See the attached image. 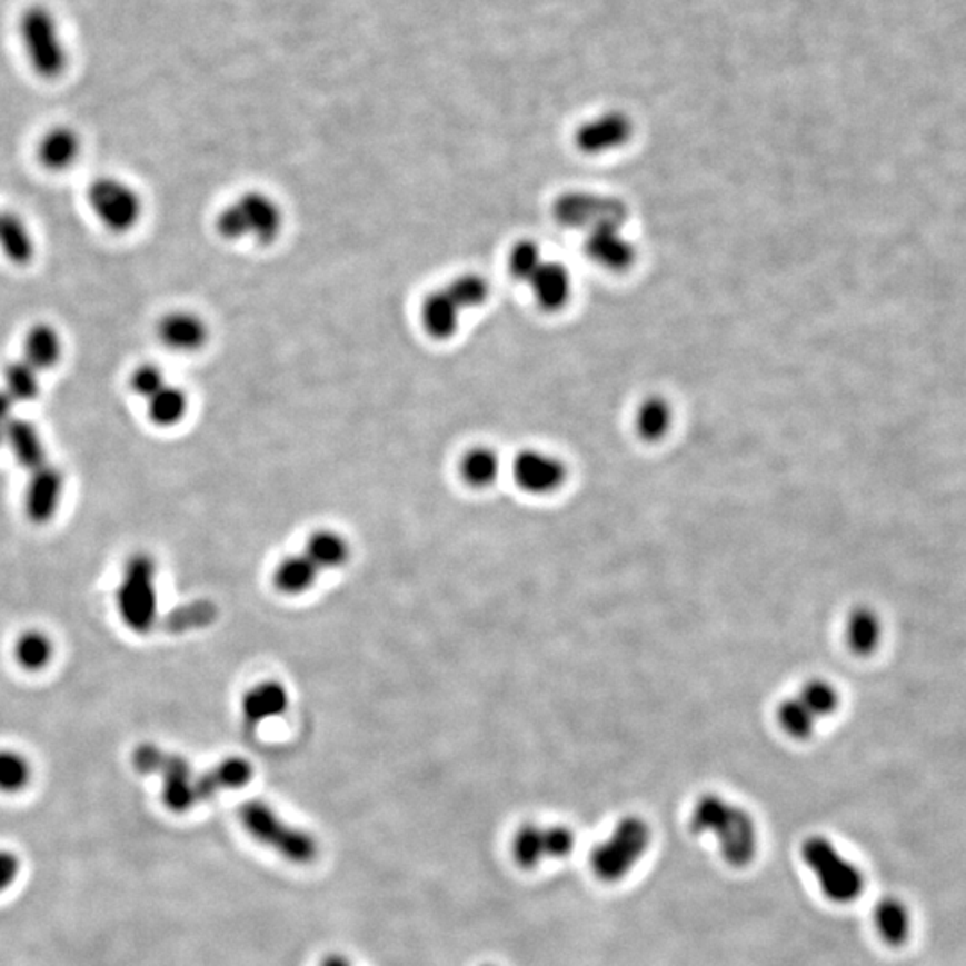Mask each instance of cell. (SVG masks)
Returning <instances> with one entry per match:
<instances>
[{"mask_svg":"<svg viewBox=\"0 0 966 966\" xmlns=\"http://www.w3.org/2000/svg\"><path fill=\"white\" fill-rule=\"evenodd\" d=\"M651 845V827L641 816H625L605 841L592 848L591 870L604 883H619L636 868Z\"/></svg>","mask_w":966,"mask_h":966,"instance_id":"cell-4","label":"cell"},{"mask_svg":"<svg viewBox=\"0 0 966 966\" xmlns=\"http://www.w3.org/2000/svg\"><path fill=\"white\" fill-rule=\"evenodd\" d=\"M87 199L93 216L111 233H128L143 216V201L137 188L114 176L93 179Z\"/></svg>","mask_w":966,"mask_h":966,"instance_id":"cell-7","label":"cell"},{"mask_svg":"<svg viewBox=\"0 0 966 966\" xmlns=\"http://www.w3.org/2000/svg\"><path fill=\"white\" fill-rule=\"evenodd\" d=\"M587 257L613 272H624L636 261L637 249L624 233V225H600L587 229Z\"/></svg>","mask_w":966,"mask_h":966,"instance_id":"cell-11","label":"cell"},{"mask_svg":"<svg viewBox=\"0 0 966 966\" xmlns=\"http://www.w3.org/2000/svg\"><path fill=\"white\" fill-rule=\"evenodd\" d=\"M671 425H674V410L663 396L643 399L634 416L637 436L646 442L665 439L671 430Z\"/></svg>","mask_w":966,"mask_h":966,"instance_id":"cell-23","label":"cell"},{"mask_svg":"<svg viewBox=\"0 0 966 966\" xmlns=\"http://www.w3.org/2000/svg\"><path fill=\"white\" fill-rule=\"evenodd\" d=\"M462 313L455 299L442 287V289L428 293L425 301H422V328L427 330L431 339H451L458 331Z\"/></svg>","mask_w":966,"mask_h":966,"instance_id":"cell-16","label":"cell"},{"mask_svg":"<svg viewBox=\"0 0 966 966\" xmlns=\"http://www.w3.org/2000/svg\"><path fill=\"white\" fill-rule=\"evenodd\" d=\"M146 401L147 414L158 427H175L188 412V395L176 384H167Z\"/></svg>","mask_w":966,"mask_h":966,"instance_id":"cell-27","label":"cell"},{"mask_svg":"<svg viewBox=\"0 0 966 966\" xmlns=\"http://www.w3.org/2000/svg\"><path fill=\"white\" fill-rule=\"evenodd\" d=\"M22 351V358L29 366L34 367L38 372L49 371L60 364L63 339L54 326L40 322L31 326L23 337Z\"/></svg>","mask_w":966,"mask_h":966,"instance_id":"cell-18","label":"cell"},{"mask_svg":"<svg viewBox=\"0 0 966 966\" xmlns=\"http://www.w3.org/2000/svg\"><path fill=\"white\" fill-rule=\"evenodd\" d=\"M20 870H22L20 857L11 850L0 848V895L13 888L14 883L19 880Z\"/></svg>","mask_w":966,"mask_h":966,"instance_id":"cell-37","label":"cell"},{"mask_svg":"<svg viewBox=\"0 0 966 966\" xmlns=\"http://www.w3.org/2000/svg\"><path fill=\"white\" fill-rule=\"evenodd\" d=\"M6 434H8L10 439L13 440L14 449H17V454H19L23 460H28L29 464H32L37 462L38 458L42 457L38 434L29 422L11 419L10 425L6 428Z\"/></svg>","mask_w":966,"mask_h":966,"instance_id":"cell-36","label":"cell"},{"mask_svg":"<svg viewBox=\"0 0 966 966\" xmlns=\"http://www.w3.org/2000/svg\"><path fill=\"white\" fill-rule=\"evenodd\" d=\"M514 481L534 496L554 495L568 480L566 464L542 449H522L512 464Z\"/></svg>","mask_w":966,"mask_h":966,"instance_id":"cell-10","label":"cell"},{"mask_svg":"<svg viewBox=\"0 0 966 966\" xmlns=\"http://www.w3.org/2000/svg\"><path fill=\"white\" fill-rule=\"evenodd\" d=\"M633 137V122L624 113H605L589 120L577 131V147L586 155L614 151Z\"/></svg>","mask_w":966,"mask_h":966,"instance_id":"cell-13","label":"cell"},{"mask_svg":"<svg viewBox=\"0 0 966 966\" xmlns=\"http://www.w3.org/2000/svg\"><path fill=\"white\" fill-rule=\"evenodd\" d=\"M797 697L806 704L807 709L818 718V721L833 716L841 704L838 687L827 678H809L801 684Z\"/></svg>","mask_w":966,"mask_h":966,"instance_id":"cell-29","label":"cell"},{"mask_svg":"<svg viewBox=\"0 0 966 966\" xmlns=\"http://www.w3.org/2000/svg\"><path fill=\"white\" fill-rule=\"evenodd\" d=\"M289 709V691L280 683L257 684L243 695L242 715L246 724L258 727L267 719H275Z\"/></svg>","mask_w":966,"mask_h":966,"instance_id":"cell-17","label":"cell"},{"mask_svg":"<svg viewBox=\"0 0 966 966\" xmlns=\"http://www.w3.org/2000/svg\"><path fill=\"white\" fill-rule=\"evenodd\" d=\"M554 216L559 225L591 229L600 225L625 226L628 210L624 201L613 196L575 190V192L562 193L555 201Z\"/></svg>","mask_w":966,"mask_h":966,"instance_id":"cell-9","label":"cell"},{"mask_svg":"<svg viewBox=\"0 0 966 966\" xmlns=\"http://www.w3.org/2000/svg\"><path fill=\"white\" fill-rule=\"evenodd\" d=\"M169 384L167 375L157 364H140L129 376V387L138 398L149 399Z\"/></svg>","mask_w":966,"mask_h":966,"instance_id":"cell-35","label":"cell"},{"mask_svg":"<svg viewBox=\"0 0 966 966\" xmlns=\"http://www.w3.org/2000/svg\"><path fill=\"white\" fill-rule=\"evenodd\" d=\"M875 929L889 947H903L912 933V916L906 904L895 897H884L874 912Z\"/></svg>","mask_w":966,"mask_h":966,"instance_id":"cell-21","label":"cell"},{"mask_svg":"<svg viewBox=\"0 0 966 966\" xmlns=\"http://www.w3.org/2000/svg\"><path fill=\"white\" fill-rule=\"evenodd\" d=\"M243 830L255 841L292 865H312L319 857V841L313 834L281 818L266 801H246L239 807Z\"/></svg>","mask_w":966,"mask_h":966,"instance_id":"cell-2","label":"cell"},{"mask_svg":"<svg viewBox=\"0 0 966 966\" xmlns=\"http://www.w3.org/2000/svg\"><path fill=\"white\" fill-rule=\"evenodd\" d=\"M81 137L69 126H54L47 129L37 143V158L40 166L52 172H63L73 167L81 155Z\"/></svg>","mask_w":966,"mask_h":966,"instance_id":"cell-15","label":"cell"},{"mask_svg":"<svg viewBox=\"0 0 966 966\" xmlns=\"http://www.w3.org/2000/svg\"><path fill=\"white\" fill-rule=\"evenodd\" d=\"M319 572L321 571L317 569L312 560L308 559L307 555H290L276 566L272 580H275L278 591L283 592V595L298 596L312 589Z\"/></svg>","mask_w":966,"mask_h":966,"instance_id":"cell-24","label":"cell"},{"mask_svg":"<svg viewBox=\"0 0 966 966\" xmlns=\"http://www.w3.org/2000/svg\"><path fill=\"white\" fill-rule=\"evenodd\" d=\"M545 255L540 251L539 246L534 240H519L514 243V248L509 252V270L510 275L522 283H528L531 276L536 275L540 263L545 261Z\"/></svg>","mask_w":966,"mask_h":966,"instance_id":"cell-32","label":"cell"},{"mask_svg":"<svg viewBox=\"0 0 966 966\" xmlns=\"http://www.w3.org/2000/svg\"><path fill=\"white\" fill-rule=\"evenodd\" d=\"M845 639L856 655H872L883 639V621L870 607H857L850 613L845 627Z\"/></svg>","mask_w":966,"mask_h":966,"instance_id":"cell-22","label":"cell"},{"mask_svg":"<svg viewBox=\"0 0 966 966\" xmlns=\"http://www.w3.org/2000/svg\"><path fill=\"white\" fill-rule=\"evenodd\" d=\"M0 251L17 266H28L34 257L37 243L31 229L17 211L0 210Z\"/></svg>","mask_w":966,"mask_h":966,"instance_id":"cell-19","label":"cell"},{"mask_svg":"<svg viewBox=\"0 0 966 966\" xmlns=\"http://www.w3.org/2000/svg\"><path fill=\"white\" fill-rule=\"evenodd\" d=\"M319 966H355L349 959L348 956H343V954H328V956L322 957Z\"/></svg>","mask_w":966,"mask_h":966,"instance_id":"cell-39","label":"cell"},{"mask_svg":"<svg viewBox=\"0 0 966 966\" xmlns=\"http://www.w3.org/2000/svg\"><path fill=\"white\" fill-rule=\"evenodd\" d=\"M449 296L455 299L462 312L480 308L486 305L490 296L489 281L477 272H466L457 276L445 287Z\"/></svg>","mask_w":966,"mask_h":966,"instance_id":"cell-31","label":"cell"},{"mask_svg":"<svg viewBox=\"0 0 966 966\" xmlns=\"http://www.w3.org/2000/svg\"><path fill=\"white\" fill-rule=\"evenodd\" d=\"M481 966H498V965H492V963H487V965H481Z\"/></svg>","mask_w":966,"mask_h":966,"instance_id":"cell-41","label":"cell"},{"mask_svg":"<svg viewBox=\"0 0 966 966\" xmlns=\"http://www.w3.org/2000/svg\"><path fill=\"white\" fill-rule=\"evenodd\" d=\"M13 405L11 396L4 389H0V425H10Z\"/></svg>","mask_w":966,"mask_h":966,"instance_id":"cell-38","label":"cell"},{"mask_svg":"<svg viewBox=\"0 0 966 966\" xmlns=\"http://www.w3.org/2000/svg\"><path fill=\"white\" fill-rule=\"evenodd\" d=\"M19 37L31 69L43 79H58L69 67L60 23L47 6H28L19 19Z\"/></svg>","mask_w":966,"mask_h":966,"instance_id":"cell-3","label":"cell"},{"mask_svg":"<svg viewBox=\"0 0 966 966\" xmlns=\"http://www.w3.org/2000/svg\"><path fill=\"white\" fill-rule=\"evenodd\" d=\"M499 457L495 449L487 446H477L469 449L468 454L464 455L460 460V475L468 486L475 489H486L492 486L498 478Z\"/></svg>","mask_w":966,"mask_h":966,"instance_id":"cell-28","label":"cell"},{"mask_svg":"<svg viewBox=\"0 0 966 966\" xmlns=\"http://www.w3.org/2000/svg\"><path fill=\"white\" fill-rule=\"evenodd\" d=\"M305 555L316 564L319 571L342 568L351 557L348 540L333 530H319L307 540Z\"/></svg>","mask_w":966,"mask_h":966,"instance_id":"cell-26","label":"cell"},{"mask_svg":"<svg viewBox=\"0 0 966 966\" xmlns=\"http://www.w3.org/2000/svg\"><path fill=\"white\" fill-rule=\"evenodd\" d=\"M160 342L176 353H196L205 348L210 337L201 316L190 310H175L161 317L157 325Z\"/></svg>","mask_w":966,"mask_h":966,"instance_id":"cell-12","label":"cell"},{"mask_svg":"<svg viewBox=\"0 0 966 966\" xmlns=\"http://www.w3.org/2000/svg\"><path fill=\"white\" fill-rule=\"evenodd\" d=\"M52 648L51 643L46 636L38 633H29L22 636L17 643V657L22 663L23 668L38 669L47 665V660L51 659Z\"/></svg>","mask_w":966,"mask_h":966,"instance_id":"cell-34","label":"cell"},{"mask_svg":"<svg viewBox=\"0 0 966 966\" xmlns=\"http://www.w3.org/2000/svg\"><path fill=\"white\" fill-rule=\"evenodd\" d=\"M775 719L784 736L795 741H807L813 738L820 724L818 718L807 709L806 704L797 697V693L779 701L775 710Z\"/></svg>","mask_w":966,"mask_h":966,"instance_id":"cell-25","label":"cell"},{"mask_svg":"<svg viewBox=\"0 0 966 966\" xmlns=\"http://www.w3.org/2000/svg\"><path fill=\"white\" fill-rule=\"evenodd\" d=\"M42 389L40 372L29 366L23 358L14 360L4 371V390L11 396L14 404L19 401H32L37 399Z\"/></svg>","mask_w":966,"mask_h":966,"instance_id":"cell-30","label":"cell"},{"mask_svg":"<svg viewBox=\"0 0 966 966\" xmlns=\"http://www.w3.org/2000/svg\"><path fill=\"white\" fill-rule=\"evenodd\" d=\"M801 857L830 903L850 904L862 897L865 874L856 863L843 856L833 841L824 836H810L801 843Z\"/></svg>","mask_w":966,"mask_h":966,"instance_id":"cell-6","label":"cell"},{"mask_svg":"<svg viewBox=\"0 0 966 966\" xmlns=\"http://www.w3.org/2000/svg\"><path fill=\"white\" fill-rule=\"evenodd\" d=\"M527 285L537 305L546 312H559L571 299V272L557 260L546 258Z\"/></svg>","mask_w":966,"mask_h":966,"instance_id":"cell-14","label":"cell"},{"mask_svg":"<svg viewBox=\"0 0 966 966\" xmlns=\"http://www.w3.org/2000/svg\"><path fill=\"white\" fill-rule=\"evenodd\" d=\"M689 830L698 836L710 834L718 841L719 854L733 868H747L757 856L759 836L756 820L747 809L706 793L693 806Z\"/></svg>","mask_w":966,"mask_h":966,"instance_id":"cell-1","label":"cell"},{"mask_svg":"<svg viewBox=\"0 0 966 966\" xmlns=\"http://www.w3.org/2000/svg\"><path fill=\"white\" fill-rule=\"evenodd\" d=\"M283 210L267 193L246 192L229 202L217 217V229L228 240H252L267 246L280 237Z\"/></svg>","mask_w":966,"mask_h":966,"instance_id":"cell-5","label":"cell"},{"mask_svg":"<svg viewBox=\"0 0 966 966\" xmlns=\"http://www.w3.org/2000/svg\"><path fill=\"white\" fill-rule=\"evenodd\" d=\"M577 836L566 825L525 824L510 841V856L521 870H536L540 863L564 859L575 850Z\"/></svg>","mask_w":966,"mask_h":966,"instance_id":"cell-8","label":"cell"},{"mask_svg":"<svg viewBox=\"0 0 966 966\" xmlns=\"http://www.w3.org/2000/svg\"><path fill=\"white\" fill-rule=\"evenodd\" d=\"M6 428H8V425H0V439L4 436Z\"/></svg>","mask_w":966,"mask_h":966,"instance_id":"cell-40","label":"cell"},{"mask_svg":"<svg viewBox=\"0 0 966 966\" xmlns=\"http://www.w3.org/2000/svg\"><path fill=\"white\" fill-rule=\"evenodd\" d=\"M31 779V766L14 751H0V791L17 793Z\"/></svg>","mask_w":966,"mask_h":966,"instance_id":"cell-33","label":"cell"},{"mask_svg":"<svg viewBox=\"0 0 966 966\" xmlns=\"http://www.w3.org/2000/svg\"><path fill=\"white\" fill-rule=\"evenodd\" d=\"M252 779V766L242 757H228L207 775L199 777L201 801L210 800L217 793L226 789H240L248 786Z\"/></svg>","mask_w":966,"mask_h":966,"instance_id":"cell-20","label":"cell"}]
</instances>
